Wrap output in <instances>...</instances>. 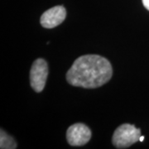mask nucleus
<instances>
[{
  "instance_id": "f03ea898",
  "label": "nucleus",
  "mask_w": 149,
  "mask_h": 149,
  "mask_svg": "<svg viewBox=\"0 0 149 149\" xmlns=\"http://www.w3.org/2000/svg\"><path fill=\"white\" fill-rule=\"evenodd\" d=\"M141 137V130L134 125L124 123L114 131L112 143L117 148H127L139 142Z\"/></svg>"
},
{
  "instance_id": "f257e3e1",
  "label": "nucleus",
  "mask_w": 149,
  "mask_h": 149,
  "mask_svg": "<svg viewBox=\"0 0 149 149\" xmlns=\"http://www.w3.org/2000/svg\"><path fill=\"white\" fill-rule=\"evenodd\" d=\"M113 74L110 62L99 55H85L74 61L67 71L70 85L85 89H95L106 84Z\"/></svg>"
},
{
  "instance_id": "423d86ee",
  "label": "nucleus",
  "mask_w": 149,
  "mask_h": 149,
  "mask_svg": "<svg viewBox=\"0 0 149 149\" xmlns=\"http://www.w3.org/2000/svg\"><path fill=\"white\" fill-rule=\"evenodd\" d=\"M1 138H0V148L3 149H13L17 148V143L15 140L11 136L1 129Z\"/></svg>"
},
{
  "instance_id": "7ed1b4c3",
  "label": "nucleus",
  "mask_w": 149,
  "mask_h": 149,
  "mask_svg": "<svg viewBox=\"0 0 149 149\" xmlns=\"http://www.w3.org/2000/svg\"><path fill=\"white\" fill-rule=\"evenodd\" d=\"M48 75V65L44 59H37L30 70V84L34 91L40 93L43 91Z\"/></svg>"
},
{
  "instance_id": "6e6552de",
  "label": "nucleus",
  "mask_w": 149,
  "mask_h": 149,
  "mask_svg": "<svg viewBox=\"0 0 149 149\" xmlns=\"http://www.w3.org/2000/svg\"><path fill=\"white\" fill-rule=\"evenodd\" d=\"M143 140H144V137L143 136H141V137H140V139H139V141H140V142H143Z\"/></svg>"
},
{
  "instance_id": "0eeeda50",
  "label": "nucleus",
  "mask_w": 149,
  "mask_h": 149,
  "mask_svg": "<svg viewBox=\"0 0 149 149\" xmlns=\"http://www.w3.org/2000/svg\"><path fill=\"white\" fill-rule=\"evenodd\" d=\"M143 6L149 11V0H142Z\"/></svg>"
},
{
  "instance_id": "39448f33",
  "label": "nucleus",
  "mask_w": 149,
  "mask_h": 149,
  "mask_svg": "<svg viewBox=\"0 0 149 149\" xmlns=\"http://www.w3.org/2000/svg\"><path fill=\"white\" fill-rule=\"evenodd\" d=\"M66 17V11L63 6H55L48 9L41 17V24L45 28H53L62 23Z\"/></svg>"
},
{
  "instance_id": "20e7f679",
  "label": "nucleus",
  "mask_w": 149,
  "mask_h": 149,
  "mask_svg": "<svg viewBox=\"0 0 149 149\" xmlns=\"http://www.w3.org/2000/svg\"><path fill=\"white\" fill-rule=\"evenodd\" d=\"M91 138V131L83 123H74L70 126L66 132V139L71 146H83Z\"/></svg>"
}]
</instances>
